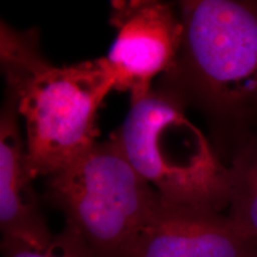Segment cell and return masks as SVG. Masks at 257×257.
Here are the masks:
<instances>
[{"mask_svg":"<svg viewBox=\"0 0 257 257\" xmlns=\"http://www.w3.org/2000/svg\"><path fill=\"white\" fill-rule=\"evenodd\" d=\"M15 98L5 92L0 113V229L3 239H14L34 249L50 245L51 233L35 192L27 144L18 126Z\"/></svg>","mask_w":257,"mask_h":257,"instance_id":"52a82bcc","label":"cell"},{"mask_svg":"<svg viewBox=\"0 0 257 257\" xmlns=\"http://www.w3.org/2000/svg\"><path fill=\"white\" fill-rule=\"evenodd\" d=\"M130 257H257V239L227 214L161 199Z\"/></svg>","mask_w":257,"mask_h":257,"instance_id":"8992f818","label":"cell"},{"mask_svg":"<svg viewBox=\"0 0 257 257\" xmlns=\"http://www.w3.org/2000/svg\"><path fill=\"white\" fill-rule=\"evenodd\" d=\"M0 66L25 120L34 179L49 178L98 143L96 114L115 83L106 57L57 67L42 54L36 28L2 21Z\"/></svg>","mask_w":257,"mask_h":257,"instance_id":"7a4b0ae2","label":"cell"},{"mask_svg":"<svg viewBox=\"0 0 257 257\" xmlns=\"http://www.w3.org/2000/svg\"><path fill=\"white\" fill-rule=\"evenodd\" d=\"M3 257H95L81 236L64 225V229L55 234L53 242L43 250L34 249L14 239H2Z\"/></svg>","mask_w":257,"mask_h":257,"instance_id":"9c48e42d","label":"cell"},{"mask_svg":"<svg viewBox=\"0 0 257 257\" xmlns=\"http://www.w3.org/2000/svg\"><path fill=\"white\" fill-rule=\"evenodd\" d=\"M110 23L117 37L106 60L114 75V89L130 93L134 104L173 67L184 25L175 5L159 0L111 2Z\"/></svg>","mask_w":257,"mask_h":257,"instance_id":"5b68a950","label":"cell"},{"mask_svg":"<svg viewBox=\"0 0 257 257\" xmlns=\"http://www.w3.org/2000/svg\"><path fill=\"white\" fill-rule=\"evenodd\" d=\"M46 199L95 257H130L161 200L112 137L50 175Z\"/></svg>","mask_w":257,"mask_h":257,"instance_id":"277c9868","label":"cell"},{"mask_svg":"<svg viewBox=\"0 0 257 257\" xmlns=\"http://www.w3.org/2000/svg\"><path fill=\"white\" fill-rule=\"evenodd\" d=\"M178 57L155 88L197 110L221 160L257 130V0L178 3Z\"/></svg>","mask_w":257,"mask_h":257,"instance_id":"6da1fadb","label":"cell"},{"mask_svg":"<svg viewBox=\"0 0 257 257\" xmlns=\"http://www.w3.org/2000/svg\"><path fill=\"white\" fill-rule=\"evenodd\" d=\"M255 133H257V130H256V131H255Z\"/></svg>","mask_w":257,"mask_h":257,"instance_id":"30bf717a","label":"cell"},{"mask_svg":"<svg viewBox=\"0 0 257 257\" xmlns=\"http://www.w3.org/2000/svg\"><path fill=\"white\" fill-rule=\"evenodd\" d=\"M227 167L230 201L227 216L243 231L257 239V133L237 144Z\"/></svg>","mask_w":257,"mask_h":257,"instance_id":"ba28073f","label":"cell"},{"mask_svg":"<svg viewBox=\"0 0 257 257\" xmlns=\"http://www.w3.org/2000/svg\"><path fill=\"white\" fill-rule=\"evenodd\" d=\"M111 137L163 201L221 213L227 210L229 167L174 96L154 87L130 104Z\"/></svg>","mask_w":257,"mask_h":257,"instance_id":"3957f363","label":"cell"}]
</instances>
